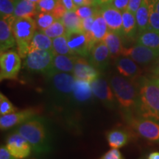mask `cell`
Listing matches in <instances>:
<instances>
[{
	"mask_svg": "<svg viewBox=\"0 0 159 159\" xmlns=\"http://www.w3.org/2000/svg\"><path fill=\"white\" fill-rule=\"evenodd\" d=\"M136 83L139 89L136 115L159 122V84L152 76H141Z\"/></svg>",
	"mask_w": 159,
	"mask_h": 159,
	"instance_id": "cell-1",
	"label": "cell"
},
{
	"mask_svg": "<svg viewBox=\"0 0 159 159\" xmlns=\"http://www.w3.org/2000/svg\"><path fill=\"white\" fill-rule=\"evenodd\" d=\"M109 81L117 103L122 109L125 116L136 115L139 103V89L136 80L122 75H114L110 77Z\"/></svg>",
	"mask_w": 159,
	"mask_h": 159,
	"instance_id": "cell-2",
	"label": "cell"
},
{
	"mask_svg": "<svg viewBox=\"0 0 159 159\" xmlns=\"http://www.w3.org/2000/svg\"><path fill=\"white\" fill-rule=\"evenodd\" d=\"M16 131L25 137L37 153H47L51 150L48 132L43 121L31 119L18 126Z\"/></svg>",
	"mask_w": 159,
	"mask_h": 159,
	"instance_id": "cell-3",
	"label": "cell"
},
{
	"mask_svg": "<svg viewBox=\"0 0 159 159\" xmlns=\"http://www.w3.org/2000/svg\"><path fill=\"white\" fill-rule=\"evenodd\" d=\"M51 94L57 102H69L72 98L73 86L75 78L70 73L49 71L46 75Z\"/></svg>",
	"mask_w": 159,
	"mask_h": 159,
	"instance_id": "cell-4",
	"label": "cell"
},
{
	"mask_svg": "<svg viewBox=\"0 0 159 159\" xmlns=\"http://www.w3.org/2000/svg\"><path fill=\"white\" fill-rule=\"evenodd\" d=\"M36 22L31 17L16 18L13 24V32L16 41L17 51L21 58L29 52L30 44L36 30Z\"/></svg>",
	"mask_w": 159,
	"mask_h": 159,
	"instance_id": "cell-5",
	"label": "cell"
},
{
	"mask_svg": "<svg viewBox=\"0 0 159 159\" xmlns=\"http://www.w3.org/2000/svg\"><path fill=\"white\" fill-rule=\"evenodd\" d=\"M127 122L139 136L152 142L159 143V122L138 115L125 116Z\"/></svg>",
	"mask_w": 159,
	"mask_h": 159,
	"instance_id": "cell-6",
	"label": "cell"
},
{
	"mask_svg": "<svg viewBox=\"0 0 159 159\" xmlns=\"http://www.w3.org/2000/svg\"><path fill=\"white\" fill-rule=\"evenodd\" d=\"M54 57L52 50H30L25 57L24 64L30 72L41 73L46 75L51 70Z\"/></svg>",
	"mask_w": 159,
	"mask_h": 159,
	"instance_id": "cell-7",
	"label": "cell"
},
{
	"mask_svg": "<svg viewBox=\"0 0 159 159\" xmlns=\"http://www.w3.org/2000/svg\"><path fill=\"white\" fill-rule=\"evenodd\" d=\"M21 57L16 52H4L0 55V78L3 80L17 79L21 66Z\"/></svg>",
	"mask_w": 159,
	"mask_h": 159,
	"instance_id": "cell-8",
	"label": "cell"
},
{
	"mask_svg": "<svg viewBox=\"0 0 159 159\" xmlns=\"http://www.w3.org/2000/svg\"><path fill=\"white\" fill-rule=\"evenodd\" d=\"M90 83L94 96L107 108L111 109L116 108L117 101L108 80L99 76Z\"/></svg>",
	"mask_w": 159,
	"mask_h": 159,
	"instance_id": "cell-9",
	"label": "cell"
},
{
	"mask_svg": "<svg viewBox=\"0 0 159 159\" xmlns=\"http://www.w3.org/2000/svg\"><path fill=\"white\" fill-rule=\"evenodd\" d=\"M122 55L130 57L139 64L146 66L153 63L159 57V52L144 45L136 43L131 47H125Z\"/></svg>",
	"mask_w": 159,
	"mask_h": 159,
	"instance_id": "cell-10",
	"label": "cell"
},
{
	"mask_svg": "<svg viewBox=\"0 0 159 159\" xmlns=\"http://www.w3.org/2000/svg\"><path fill=\"white\" fill-rule=\"evenodd\" d=\"M6 147L10 152L17 159L27 158L31 153L32 147L25 137L15 130L6 140Z\"/></svg>",
	"mask_w": 159,
	"mask_h": 159,
	"instance_id": "cell-11",
	"label": "cell"
},
{
	"mask_svg": "<svg viewBox=\"0 0 159 159\" xmlns=\"http://www.w3.org/2000/svg\"><path fill=\"white\" fill-rule=\"evenodd\" d=\"M39 113L36 108H29L19 112L2 115L0 117V128L2 130H7L14 126L20 125L33 119Z\"/></svg>",
	"mask_w": 159,
	"mask_h": 159,
	"instance_id": "cell-12",
	"label": "cell"
},
{
	"mask_svg": "<svg viewBox=\"0 0 159 159\" xmlns=\"http://www.w3.org/2000/svg\"><path fill=\"white\" fill-rule=\"evenodd\" d=\"M69 48L75 55L89 57L90 49L86 35L83 32H69L66 33Z\"/></svg>",
	"mask_w": 159,
	"mask_h": 159,
	"instance_id": "cell-13",
	"label": "cell"
},
{
	"mask_svg": "<svg viewBox=\"0 0 159 159\" xmlns=\"http://www.w3.org/2000/svg\"><path fill=\"white\" fill-rule=\"evenodd\" d=\"M89 57L91 64L98 70L103 71L108 66L111 55L107 45L104 41H101L93 47Z\"/></svg>",
	"mask_w": 159,
	"mask_h": 159,
	"instance_id": "cell-14",
	"label": "cell"
},
{
	"mask_svg": "<svg viewBox=\"0 0 159 159\" xmlns=\"http://www.w3.org/2000/svg\"><path fill=\"white\" fill-rule=\"evenodd\" d=\"M16 17L1 18L0 19V50L1 53L16 44L13 32V24Z\"/></svg>",
	"mask_w": 159,
	"mask_h": 159,
	"instance_id": "cell-15",
	"label": "cell"
},
{
	"mask_svg": "<svg viewBox=\"0 0 159 159\" xmlns=\"http://www.w3.org/2000/svg\"><path fill=\"white\" fill-rule=\"evenodd\" d=\"M99 13L102 16L109 30L122 35V12L108 5L99 6Z\"/></svg>",
	"mask_w": 159,
	"mask_h": 159,
	"instance_id": "cell-16",
	"label": "cell"
},
{
	"mask_svg": "<svg viewBox=\"0 0 159 159\" xmlns=\"http://www.w3.org/2000/svg\"><path fill=\"white\" fill-rule=\"evenodd\" d=\"M130 57L122 55L115 60V66L119 74L133 80H136L142 74V69Z\"/></svg>",
	"mask_w": 159,
	"mask_h": 159,
	"instance_id": "cell-17",
	"label": "cell"
},
{
	"mask_svg": "<svg viewBox=\"0 0 159 159\" xmlns=\"http://www.w3.org/2000/svg\"><path fill=\"white\" fill-rule=\"evenodd\" d=\"M72 75L75 79L91 82L99 77L100 73L99 70L93 66L90 62H88L83 57H78L75 62Z\"/></svg>",
	"mask_w": 159,
	"mask_h": 159,
	"instance_id": "cell-18",
	"label": "cell"
},
{
	"mask_svg": "<svg viewBox=\"0 0 159 159\" xmlns=\"http://www.w3.org/2000/svg\"><path fill=\"white\" fill-rule=\"evenodd\" d=\"M94 94L91 89V83L82 80L75 79L73 86L71 101L75 104H85L90 102Z\"/></svg>",
	"mask_w": 159,
	"mask_h": 159,
	"instance_id": "cell-19",
	"label": "cell"
},
{
	"mask_svg": "<svg viewBox=\"0 0 159 159\" xmlns=\"http://www.w3.org/2000/svg\"><path fill=\"white\" fill-rule=\"evenodd\" d=\"M138 33L136 16L128 10L124 11L122 12V36L123 39L134 41L136 40Z\"/></svg>",
	"mask_w": 159,
	"mask_h": 159,
	"instance_id": "cell-20",
	"label": "cell"
},
{
	"mask_svg": "<svg viewBox=\"0 0 159 159\" xmlns=\"http://www.w3.org/2000/svg\"><path fill=\"white\" fill-rule=\"evenodd\" d=\"M77 57V55H55L53 58L51 70L49 71H58L71 74L74 71L75 64Z\"/></svg>",
	"mask_w": 159,
	"mask_h": 159,
	"instance_id": "cell-21",
	"label": "cell"
},
{
	"mask_svg": "<svg viewBox=\"0 0 159 159\" xmlns=\"http://www.w3.org/2000/svg\"><path fill=\"white\" fill-rule=\"evenodd\" d=\"M108 31V25L99 11L95 16V19L91 27V37L92 48L97 42L103 41Z\"/></svg>",
	"mask_w": 159,
	"mask_h": 159,
	"instance_id": "cell-22",
	"label": "cell"
},
{
	"mask_svg": "<svg viewBox=\"0 0 159 159\" xmlns=\"http://www.w3.org/2000/svg\"><path fill=\"white\" fill-rule=\"evenodd\" d=\"M123 38L121 35L109 30L105 37L103 39V41L107 45L111 52V57L116 58L122 55L123 49L125 48L123 46Z\"/></svg>",
	"mask_w": 159,
	"mask_h": 159,
	"instance_id": "cell-23",
	"label": "cell"
},
{
	"mask_svg": "<svg viewBox=\"0 0 159 159\" xmlns=\"http://www.w3.org/2000/svg\"><path fill=\"white\" fill-rule=\"evenodd\" d=\"M135 16H136L137 27H138V34L148 30L149 17H150V0H142V2Z\"/></svg>",
	"mask_w": 159,
	"mask_h": 159,
	"instance_id": "cell-24",
	"label": "cell"
},
{
	"mask_svg": "<svg viewBox=\"0 0 159 159\" xmlns=\"http://www.w3.org/2000/svg\"><path fill=\"white\" fill-rule=\"evenodd\" d=\"M60 20L64 25L66 33L83 32L82 28V19L77 14L76 11H66Z\"/></svg>",
	"mask_w": 159,
	"mask_h": 159,
	"instance_id": "cell-25",
	"label": "cell"
},
{
	"mask_svg": "<svg viewBox=\"0 0 159 159\" xmlns=\"http://www.w3.org/2000/svg\"><path fill=\"white\" fill-rule=\"evenodd\" d=\"M36 3L30 0H16L14 10V16L31 17L33 18L37 14Z\"/></svg>",
	"mask_w": 159,
	"mask_h": 159,
	"instance_id": "cell-26",
	"label": "cell"
},
{
	"mask_svg": "<svg viewBox=\"0 0 159 159\" xmlns=\"http://www.w3.org/2000/svg\"><path fill=\"white\" fill-rule=\"evenodd\" d=\"M106 138L111 148H121L128 144L130 136L122 130H113L106 134Z\"/></svg>",
	"mask_w": 159,
	"mask_h": 159,
	"instance_id": "cell-27",
	"label": "cell"
},
{
	"mask_svg": "<svg viewBox=\"0 0 159 159\" xmlns=\"http://www.w3.org/2000/svg\"><path fill=\"white\" fill-rule=\"evenodd\" d=\"M136 43L144 45L159 52V33L152 30H146L138 34Z\"/></svg>",
	"mask_w": 159,
	"mask_h": 159,
	"instance_id": "cell-28",
	"label": "cell"
},
{
	"mask_svg": "<svg viewBox=\"0 0 159 159\" xmlns=\"http://www.w3.org/2000/svg\"><path fill=\"white\" fill-rule=\"evenodd\" d=\"M35 49L52 50V40L42 31L35 32L30 44L29 51Z\"/></svg>",
	"mask_w": 159,
	"mask_h": 159,
	"instance_id": "cell-29",
	"label": "cell"
},
{
	"mask_svg": "<svg viewBox=\"0 0 159 159\" xmlns=\"http://www.w3.org/2000/svg\"><path fill=\"white\" fill-rule=\"evenodd\" d=\"M52 51L55 55H75L74 53L69 48L66 35H61V36L52 39Z\"/></svg>",
	"mask_w": 159,
	"mask_h": 159,
	"instance_id": "cell-30",
	"label": "cell"
},
{
	"mask_svg": "<svg viewBox=\"0 0 159 159\" xmlns=\"http://www.w3.org/2000/svg\"><path fill=\"white\" fill-rule=\"evenodd\" d=\"M56 20V18L50 13L39 12L36 15L35 22H36L37 27L40 29V30H46L50 27Z\"/></svg>",
	"mask_w": 159,
	"mask_h": 159,
	"instance_id": "cell-31",
	"label": "cell"
},
{
	"mask_svg": "<svg viewBox=\"0 0 159 159\" xmlns=\"http://www.w3.org/2000/svg\"><path fill=\"white\" fill-rule=\"evenodd\" d=\"M41 31H42L47 36L52 39H55V38L66 35V33L64 25L61 22V20H56L50 27Z\"/></svg>",
	"mask_w": 159,
	"mask_h": 159,
	"instance_id": "cell-32",
	"label": "cell"
},
{
	"mask_svg": "<svg viewBox=\"0 0 159 159\" xmlns=\"http://www.w3.org/2000/svg\"><path fill=\"white\" fill-rule=\"evenodd\" d=\"M16 1V0H0L1 18L11 17L14 16Z\"/></svg>",
	"mask_w": 159,
	"mask_h": 159,
	"instance_id": "cell-33",
	"label": "cell"
},
{
	"mask_svg": "<svg viewBox=\"0 0 159 159\" xmlns=\"http://www.w3.org/2000/svg\"><path fill=\"white\" fill-rule=\"evenodd\" d=\"M148 30L159 33V13L154 9L152 0H150V17H149Z\"/></svg>",
	"mask_w": 159,
	"mask_h": 159,
	"instance_id": "cell-34",
	"label": "cell"
},
{
	"mask_svg": "<svg viewBox=\"0 0 159 159\" xmlns=\"http://www.w3.org/2000/svg\"><path fill=\"white\" fill-rule=\"evenodd\" d=\"M17 108L13 106L12 102L4 95L0 94V114L1 116L16 112Z\"/></svg>",
	"mask_w": 159,
	"mask_h": 159,
	"instance_id": "cell-35",
	"label": "cell"
},
{
	"mask_svg": "<svg viewBox=\"0 0 159 159\" xmlns=\"http://www.w3.org/2000/svg\"><path fill=\"white\" fill-rule=\"evenodd\" d=\"M99 11V6H82L78 7L76 10L77 14L81 19L93 16Z\"/></svg>",
	"mask_w": 159,
	"mask_h": 159,
	"instance_id": "cell-36",
	"label": "cell"
},
{
	"mask_svg": "<svg viewBox=\"0 0 159 159\" xmlns=\"http://www.w3.org/2000/svg\"><path fill=\"white\" fill-rule=\"evenodd\" d=\"M59 0H40L36 3L37 11L42 13H50L54 11Z\"/></svg>",
	"mask_w": 159,
	"mask_h": 159,
	"instance_id": "cell-37",
	"label": "cell"
},
{
	"mask_svg": "<svg viewBox=\"0 0 159 159\" xmlns=\"http://www.w3.org/2000/svg\"><path fill=\"white\" fill-rule=\"evenodd\" d=\"M128 4L129 0H111L110 2L107 4V5L123 12L128 10Z\"/></svg>",
	"mask_w": 159,
	"mask_h": 159,
	"instance_id": "cell-38",
	"label": "cell"
},
{
	"mask_svg": "<svg viewBox=\"0 0 159 159\" xmlns=\"http://www.w3.org/2000/svg\"><path fill=\"white\" fill-rule=\"evenodd\" d=\"M100 159H124L121 152L117 148H112L107 152Z\"/></svg>",
	"mask_w": 159,
	"mask_h": 159,
	"instance_id": "cell-39",
	"label": "cell"
},
{
	"mask_svg": "<svg viewBox=\"0 0 159 159\" xmlns=\"http://www.w3.org/2000/svg\"><path fill=\"white\" fill-rule=\"evenodd\" d=\"M66 11V9L64 6L63 5L61 0H59L57 4V6L54 9V11L52 12V14L56 18L57 20H60L62 18L63 16L64 15Z\"/></svg>",
	"mask_w": 159,
	"mask_h": 159,
	"instance_id": "cell-40",
	"label": "cell"
},
{
	"mask_svg": "<svg viewBox=\"0 0 159 159\" xmlns=\"http://www.w3.org/2000/svg\"><path fill=\"white\" fill-rule=\"evenodd\" d=\"M142 2V0H129L128 10L132 12L134 14H136V11H138Z\"/></svg>",
	"mask_w": 159,
	"mask_h": 159,
	"instance_id": "cell-41",
	"label": "cell"
},
{
	"mask_svg": "<svg viewBox=\"0 0 159 159\" xmlns=\"http://www.w3.org/2000/svg\"><path fill=\"white\" fill-rule=\"evenodd\" d=\"M0 159H17L12 155L7 147L1 146L0 148Z\"/></svg>",
	"mask_w": 159,
	"mask_h": 159,
	"instance_id": "cell-42",
	"label": "cell"
},
{
	"mask_svg": "<svg viewBox=\"0 0 159 159\" xmlns=\"http://www.w3.org/2000/svg\"><path fill=\"white\" fill-rule=\"evenodd\" d=\"M74 2L77 7L82 6H98L95 0H74Z\"/></svg>",
	"mask_w": 159,
	"mask_h": 159,
	"instance_id": "cell-43",
	"label": "cell"
},
{
	"mask_svg": "<svg viewBox=\"0 0 159 159\" xmlns=\"http://www.w3.org/2000/svg\"><path fill=\"white\" fill-rule=\"evenodd\" d=\"M61 1L66 11H76L77 8L74 2V0H61Z\"/></svg>",
	"mask_w": 159,
	"mask_h": 159,
	"instance_id": "cell-44",
	"label": "cell"
},
{
	"mask_svg": "<svg viewBox=\"0 0 159 159\" xmlns=\"http://www.w3.org/2000/svg\"><path fill=\"white\" fill-rule=\"evenodd\" d=\"M150 72L152 76L159 77V57L152 63L150 69Z\"/></svg>",
	"mask_w": 159,
	"mask_h": 159,
	"instance_id": "cell-45",
	"label": "cell"
},
{
	"mask_svg": "<svg viewBox=\"0 0 159 159\" xmlns=\"http://www.w3.org/2000/svg\"><path fill=\"white\" fill-rule=\"evenodd\" d=\"M148 159H159V152H151L148 156Z\"/></svg>",
	"mask_w": 159,
	"mask_h": 159,
	"instance_id": "cell-46",
	"label": "cell"
},
{
	"mask_svg": "<svg viewBox=\"0 0 159 159\" xmlns=\"http://www.w3.org/2000/svg\"><path fill=\"white\" fill-rule=\"evenodd\" d=\"M96 1L97 5L98 6H102L107 5V4L111 2V0H95Z\"/></svg>",
	"mask_w": 159,
	"mask_h": 159,
	"instance_id": "cell-47",
	"label": "cell"
},
{
	"mask_svg": "<svg viewBox=\"0 0 159 159\" xmlns=\"http://www.w3.org/2000/svg\"><path fill=\"white\" fill-rule=\"evenodd\" d=\"M152 2L153 4L154 9L159 13V0H152Z\"/></svg>",
	"mask_w": 159,
	"mask_h": 159,
	"instance_id": "cell-48",
	"label": "cell"
},
{
	"mask_svg": "<svg viewBox=\"0 0 159 159\" xmlns=\"http://www.w3.org/2000/svg\"><path fill=\"white\" fill-rule=\"evenodd\" d=\"M152 77H153V76H152ZM153 78H154L155 80H156V82H157V83H158V84H159V77H153Z\"/></svg>",
	"mask_w": 159,
	"mask_h": 159,
	"instance_id": "cell-49",
	"label": "cell"
},
{
	"mask_svg": "<svg viewBox=\"0 0 159 159\" xmlns=\"http://www.w3.org/2000/svg\"><path fill=\"white\" fill-rule=\"evenodd\" d=\"M30 1H31V2H35V3H37V2H39L40 1V0H30Z\"/></svg>",
	"mask_w": 159,
	"mask_h": 159,
	"instance_id": "cell-50",
	"label": "cell"
},
{
	"mask_svg": "<svg viewBox=\"0 0 159 159\" xmlns=\"http://www.w3.org/2000/svg\"><path fill=\"white\" fill-rule=\"evenodd\" d=\"M30 159H36V158H30Z\"/></svg>",
	"mask_w": 159,
	"mask_h": 159,
	"instance_id": "cell-51",
	"label": "cell"
}]
</instances>
